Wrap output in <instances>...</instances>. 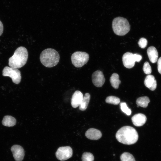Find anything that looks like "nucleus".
I'll return each instance as SVG.
<instances>
[{
  "label": "nucleus",
  "instance_id": "obj_25",
  "mask_svg": "<svg viewBox=\"0 0 161 161\" xmlns=\"http://www.w3.org/2000/svg\"><path fill=\"white\" fill-rule=\"evenodd\" d=\"M138 43L139 46L140 48H144L146 47L147 45L148 41L145 38H141L139 39Z\"/></svg>",
  "mask_w": 161,
  "mask_h": 161
},
{
  "label": "nucleus",
  "instance_id": "obj_23",
  "mask_svg": "<svg viewBox=\"0 0 161 161\" xmlns=\"http://www.w3.org/2000/svg\"><path fill=\"white\" fill-rule=\"evenodd\" d=\"M120 109L123 112L128 116L131 114V110L128 107L126 103L125 102L121 103L120 104Z\"/></svg>",
  "mask_w": 161,
  "mask_h": 161
},
{
  "label": "nucleus",
  "instance_id": "obj_19",
  "mask_svg": "<svg viewBox=\"0 0 161 161\" xmlns=\"http://www.w3.org/2000/svg\"><path fill=\"white\" fill-rule=\"evenodd\" d=\"M150 102L149 98L147 96L140 97L137 99L136 101L137 106L143 108H146Z\"/></svg>",
  "mask_w": 161,
  "mask_h": 161
},
{
  "label": "nucleus",
  "instance_id": "obj_29",
  "mask_svg": "<svg viewBox=\"0 0 161 161\" xmlns=\"http://www.w3.org/2000/svg\"><path fill=\"white\" fill-rule=\"evenodd\" d=\"M113 155H114H114H115V154H113Z\"/></svg>",
  "mask_w": 161,
  "mask_h": 161
},
{
  "label": "nucleus",
  "instance_id": "obj_22",
  "mask_svg": "<svg viewBox=\"0 0 161 161\" xmlns=\"http://www.w3.org/2000/svg\"><path fill=\"white\" fill-rule=\"evenodd\" d=\"M81 159L82 161H93L94 157L91 153L85 152L83 153Z\"/></svg>",
  "mask_w": 161,
  "mask_h": 161
},
{
  "label": "nucleus",
  "instance_id": "obj_2",
  "mask_svg": "<svg viewBox=\"0 0 161 161\" xmlns=\"http://www.w3.org/2000/svg\"><path fill=\"white\" fill-rule=\"evenodd\" d=\"M28 58L27 49L21 46L17 48L13 55L9 59L10 67L14 68H20L26 63Z\"/></svg>",
  "mask_w": 161,
  "mask_h": 161
},
{
  "label": "nucleus",
  "instance_id": "obj_27",
  "mask_svg": "<svg viewBox=\"0 0 161 161\" xmlns=\"http://www.w3.org/2000/svg\"><path fill=\"white\" fill-rule=\"evenodd\" d=\"M157 69L158 72L161 74V57L157 61Z\"/></svg>",
  "mask_w": 161,
  "mask_h": 161
},
{
  "label": "nucleus",
  "instance_id": "obj_14",
  "mask_svg": "<svg viewBox=\"0 0 161 161\" xmlns=\"http://www.w3.org/2000/svg\"><path fill=\"white\" fill-rule=\"evenodd\" d=\"M144 83L145 86L151 91L154 90L157 87V81L153 75H147L145 79Z\"/></svg>",
  "mask_w": 161,
  "mask_h": 161
},
{
  "label": "nucleus",
  "instance_id": "obj_17",
  "mask_svg": "<svg viewBox=\"0 0 161 161\" xmlns=\"http://www.w3.org/2000/svg\"><path fill=\"white\" fill-rule=\"evenodd\" d=\"M110 81L112 86L116 89L118 88L121 83V81L119 79V76L116 73H114L112 75L110 78Z\"/></svg>",
  "mask_w": 161,
  "mask_h": 161
},
{
  "label": "nucleus",
  "instance_id": "obj_21",
  "mask_svg": "<svg viewBox=\"0 0 161 161\" xmlns=\"http://www.w3.org/2000/svg\"><path fill=\"white\" fill-rule=\"evenodd\" d=\"M106 102L115 105H118L120 102V99L116 96H110L107 97L105 100Z\"/></svg>",
  "mask_w": 161,
  "mask_h": 161
},
{
  "label": "nucleus",
  "instance_id": "obj_3",
  "mask_svg": "<svg viewBox=\"0 0 161 161\" xmlns=\"http://www.w3.org/2000/svg\"><path fill=\"white\" fill-rule=\"evenodd\" d=\"M40 59L43 65L46 67L50 68L58 64L60 59V55L55 50L47 48L41 52Z\"/></svg>",
  "mask_w": 161,
  "mask_h": 161
},
{
  "label": "nucleus",
  "instance_id": "obj_9",
  "mask_svg": "<svg viewBox=\"0 0 161 161\" xmlns=\"http://www.w3.org/2000/svg\"><path fill=\"white\" fill-rule=\"evenodd\" d=\"M11 150L16 161H21L23 160L24 156V151L22 147L15 145L11 147Z\"/></svg>",
  "mask_w": 161,
  "mask_h": 161
},
{
  "label": "nucleus",
  "instance_id": "obj_12",
  "mask_svg": "<svg viewBox=\"0 0 161 161\" xmlns=\"http://www.w3.org/2000/svg\"><path fill=\"white\" fill-rule=\"evenodd\" d=\"M85 135L89 139L96 140L100 139L102 137V134L99 130L92 128L88 129L86 131Z\"/></svg>",
  "mask_w": 161,
  "mask_h": 161
},
{
  "label": "nucleus",
  "instance_id": "obj_4",
  "mask_svg": "<svg viewBox=\"0 0 161 161\" xmlns=\"http://www.w3.org/2000/svg\"><path fill=\"white\" fill-rule=\"evenodd\" d=\"M113 31L116 35L123 36L127 34L130 29V25L128 20L121 17L114 18L112 23Z\"/></svg>",
  "mask_w": 161,
  "mask_h": 161
},
{
  "label": "nucleus",
  "instance_id": "obj_24",
  "mask_svg": "<svg viewBox=\"0 0 161 161\" xmlns=\"http://www.w3.org/2000/svg\"><path fill=\"white\" fill-rule=\"evenodd\" d=\"M143 70L144 72L146 74L149 75L151 72L152 70L151 66L149 63L147 61L144 63Z\"/></svg>",
  "mask_w": 161,
  "mask_h": 161
},
{
  "label": "nucleus",
  "instance_id": "obj_13",
  "mask_svg": "<svg viewBox=\"0 0 161 161\" xmlns=\"http://www.w3.org/2000/svg\"><path fill=\"white\" fill-rule=\"evenodd\" d=\"M146 120V116L141 113L136 114L131 117L133 124L137 126H142L145 123Z\"/></svg>",
  "mask_w": 161,
  "mask_h": 161
},
{
  "label": "nucleus",
  "instance_id": "obj_26",
  "mask_svg": "<svg viewBox=\"0 0 161 161\" xmlns=\"http://www.w3.org/2000/svg\"><path fill=\"white\" fill-rule=\"evenodd\" d=\"M133 57L135 62H139L142 59V56L137 54H133Z\"/></svg>",
  "mask_w": 161,
  "mask_h": 161
},
{
  "label": "nucleus",
  "instance_id": "obj_15",
  "mask_svg": "<svg viewBox=\"0 0 161 161\" xmlns=\"http://www.w3.org/2000/svg\"><path fill=\"white\" fill-rule=\"evenodd\" d=\"M147 53L150 61L153 63H156L158 59V53L155 47L150 46L147 49Z\"/></svg>",
  "mask_w": 161,
  "mask_h": 161
},
{
  "label": "nucleus",
  "instance_id": "obj_16",
  "mask_svg": "<svg viewBox=\"0 0 161 161\" xmlns=\"http://www.w3.org/2000/svg\"><path fill=\"white\" fill-rule=\"evenodd\" d=\"M16 119L10 115L4 116L2 121L3 125L7 127L13 126L16 125Z\"/></svg>",
  "mask_w": 161,
  "mask_h": 161
},
{
  "label": "nucleus",
  "instance_id": "obj_1",
  "mask_svg": "<svg viewBox=\"0 0 161 161\" xmlns=\"http://www.w3.org/2000/svg\"><path fill=\"white\" fill-rule=\"evenodd\" d=\"M116 137L117 141L123 144L130 145L135 143L138 135L136 130L129 126H123L117 131Z\"/></svg>",
  "mask_w": 161,
  "mask_h": 161
},
{
  "label": "nucleus",
  "instance_id": "obj_28",
  "mask_svg": "<svg viewBox=\"0 0 161 161\" xmlns=\"http://www.w3.org/2000/svg\"><path fill=\"white\" fill-rule=\"evenodd\" d=\"M3 25L2 22L0 21V36L3 33Z\"/></svg>",
  "mask_w": 161,
  "mask_h": 161
},
{
  "label": "nucleus",
  "instance_id": "obj_8",
  "mask_svg": "<svg viewBox=\"0 0 161 161\" xmlns=\"http://www.w3.org/2000/svg\"><path fill=\"white\" fill-rule=\"evenodd\" d=\"M92 80L94 85L97 87H101L105 81L104 75L100 71L97 70L94 72L92 75Z\"/></svg>",
  "mask_w": 161,
  "mask_h": 161
},
{
  "label": "nucleus",
  "instance_id": "obj_5",
  "mask_svg": "<svg viewBox=\"0 0 161 161\" xmlns=\"http://www.w3.org/2000/svg\"><path fill=\"white\" fill-rule=\"evenodd\" d=\"M88 54L85 52L76 51L71 57L72 64L75 67H80L86 64L89 60Z\"/></svg>",
  "mask_w": 161,
  "mask_h": 161
},
{
  "label": "nucleus",
  "instance_id": "obj_7",
  "mask_svg": "<svg viewBox=\"0 0 161 161\" xmlns=\"http://www.w3.org/2000/svg\"><path fill=\"white\" fill-rule=\"evenodd\" d=\"M72 153V150L70 146L61 147L57 149L55 155L58 159L63 161L71 158Z\"/></svg>",
  "mask_w": 161,
  "mask_h": 161
},
{
  "label": "nucleus",
  "instance_id": "obj_20",
  "mask_svg": "<svg viewBox=\"0 0 161 161\" xmlns=\"http://www.w3.org/2000/svg\"><path fill=\"white\" fill-rule=\"evenodd\" d=\"M121 161H136L133 155L130 153L125 152L120 156Z\"/></svg>",
  "mask_w": 161,
  "mask_h": 161
},
{
  "label": "nucleus",
  "instance_id": "obj_10",
  "mask_svg": "<svg viewBox=\"0 0 161 161\" xmlns=\"http://www.w3.org/2000/svg\"><path fill=\"white\" fill-rule=\"evenodd\" d=\"M122 61L124 66L127 68L130 69L134 66L135 61L134 59L133 54L127 52L123 56Z\"/></svg>",
  "mask_w": 161,
  "mask_h": 161
},
{
  "label": "nucleus",
  "instance_id": "obj_11",
  "mask_svg": "<svg viewBox=\"0 0 161 161\" xmlns=\"http://www.w3.org/2000/svg\"><path fill=\"white\" fill-rule=\"evenodd\" d=\"M83 96L82 93L80 91H75L73 94L71 100L72 107L76 108L79 106L83 99Z\"/></svg>",
  "mask_w": 161,
  "mask_h": 161
},
{
  "label": "nucleus",
  "instance_id": "obj_6",
  "mask_svg": "<svg viewBox=\"0 0 161 161\" xmlns=\"http://www.w3.org/2000/svg\"><path fill=\"white\" fill-rule=\"evenodd\" d=\"M2 75L9 77L13 82L16 84L20 83L21 78L20 71L18 69L8 66L4 68L2 70Z\"/></svg>",
  "mask_w": 161,
  "mask_h": 161
},
{
  "label": "nucleus",
  "instance_id": "obj_18",
  "mask_svg": "<svg viewBox=\"0 0 161 161\" xmlns=\"http://www.w3.org/2000/svg\"><path fill=\"white\" fill-rule=\"evenodd\" d=\"M90 99V95L88 93H86L83 97L81 103L79 106L80 110H85L87 108Z\"/></svg>",
  "mask_w": 161,
  "mask_h": 161
}]
</instances>
